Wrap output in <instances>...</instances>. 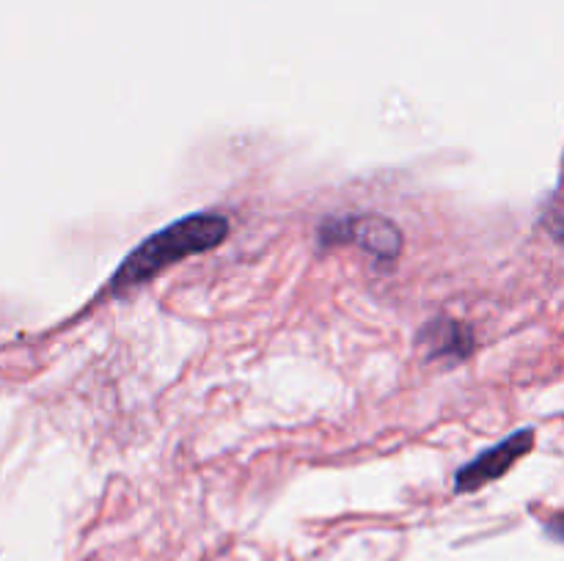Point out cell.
<instances>
[{
	"mask_svg": "<svg viewBox=\"0 0 564 561\" xmlns=\"http://www.w3.org/2000/svg\"><path fill=\"white\" fill-rule=\"evenodd\" d=\"M226 237H229V220L220 212L185 215V218L154 231L152 237L138 242L127 253L124 262L110 275L108 295H121V292H130L135 286L149 284L165 267H171V264L182 262L187 256H196V253L213 251Z\"/></svg>",
	"mask_w": 564,
	"mask_h": 561,
	"instance_id": "obj_1",
	"label": "cell"
},
{
	"mask_svg": "<svg viewBox=\"0 0 564 561\" xmlns=\"http://www.w3.org/2000/svg\"><path fill=\"white\" fill-rule=\"evenodd\" d=\"M319 242L323 245L356 242L369 256L389 264L400 256L402 231L389 218H383V215H345V218H328L319 226Z\"/></svg>",
	"mask_w": 564,
	"mask_h": 561,
	"instance_id": "obj_2",
	"label": "cell"
},
{
	"mask_svg": "<svg viewBox=\"0 0 564 561\" xmlns=\"http://www.w3.org/2000/svg\"><path fill=\"white\" fill-rule=\"evenodd\" d=\"M534 446V429H516L510 438H505L501 443L490 446L482 454L474 457L471 462L460 468L455 473V490L457 493H474V490L485 487V484L496 482V479L505 476L523 454H529Z\"/></svg>",
	"mask_w": 564,
	"mask_h": 561,
	"instance_id": "obj_3",
	"label": "cell"
},
{
	"mask_svg": "<svg viewBox=\"0 0 564 561\" xmlns=\"http://www.w3.org/2000/svg\"><path fill=\"white\" fill-rule=\"evenodd\" d=\"M419 344L427 346L430 358H455L463 361L474 352V330L457 319H433L419 333Z\"/></svg>",
	"mask_w": 564,
	"mask_h": 561,
	"instance_id": "obj_4",
	"label": "cell"
}]
</instances>
